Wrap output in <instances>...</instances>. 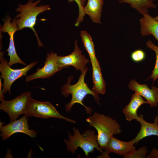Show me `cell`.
<instances>
[{"mask_svg": "<svg viewBox=\"0 0 158 158\" xmlns=\"http://www.w3.org/2000/svg\"><path fill=\"white\" fill-rule=\"evenodd\" d=\"M154 18L156 20H157V21H158V15H157L156 17H154Z\"/></svg>", "mask_w": 158, "mask_h": 158, "instance_id": "cell-28", "label": "cell"}, {"mask_svg": "<svg viewBox=\"0 0 158 158\" xmlns=\"http://www.w3.org/2000/svg\"><path fill=\"white\" fill-rule=\"evenodd\" d=\"M28 117L25 115L20 119L11 122L1 127L0 136L2 138L1 140H4L13 134L18 132L28 135L32 138L36 137L37 135V132L29 128Z\"/></svg>", "mask_w": 158, "mask_h": 158, "instance_id": "cell-10", "label": "cell"}, {"mask_svg": "<svg viewBox=\"0 0 158 158\" xmlns=\"http://www.w3.org/2000/svg\"><path fill=\"white\" fill-rule=\"evenodd\" d=\"M28 116H34L43 118H55L75 123L76 122L61 114L51 102H40L32 98L24 114Z\"/></svg>", "mask_w": 158, "mask_h": 158, "instance_id": "cell-6", "label": "cell"}, {"mask_svg": "<svg viewBox=\"0 0 158 158\" xmlns=\"http://www.w3.org/2000/svg\"><path fill=\"white\" fill-rule=\"evenodd\" d=\"M4 52L0 53L1 77L4 79L2 92L4 94L8 92L11 94V88L13 83L23 76H27V73L37 64V61L32 62L24 68L20 69H12L8 64V61L4 57Z\"/></svg>", "mask_w": 158, "mask_h": 158, "instance_id": "cell-5", "label": "cell"}, {"mask_svg": "<svg viewBox=\"0 0 158 158\" xmlns=\"http://www.w3.org/2000/svg\"><path fill=\"white\" fill-rule=\"evenodd\" d=\"M73 135H71L68 132V139H64L63 140L68 151L74 154L77 149L80 147L87 157L90 153L94 152V148L100 152L101 153L103 152V150L99 147L97 135L95 134L94 130L89 129L81 134L78 128L73 127Z\"/></svg>", "mask_w": 158, "mask_h": 158, "instance_id": "cell-4", "label": "cell"}, {"mask_svg": "<svg viewBox=\"0 0 158 158\" xmlns=\"http://www.w3.org/2000/svg\"><path fill=\"white\" fill-rule=\"evenodd\" d=\"M86 121L90 127H94L97 130L99 146L103 150H106L114 135L119 134L121 132L120 126L115 120L103 114L94 112Z\"/></svg>", "mask_w": 158, "mask_h": 158, "instance_id": "cell-2", "label": "cell"}, {"mask_svg": "<svg viewBox=\"0 0 158 158\" xmlns=\"http://www.w3.org/2000/svg\"><path fill=\"white\" fill-rule=\"evenodd\" d=\"M147 158H158V150L153 148L149 154L146 156Z\"/></svg>", "mask_w": 158, "mask_h": 158, "instance_id": "cell-25", "label": "cell"}, {"mask_svg": "<svg viewBox=\"0 0 158 158\" xmlns=\"http://www.w3.org/2000/svg\"><path fill=\"white\" fill-rule=\"evenodd\" d=\"M128 87L129 89L144 98L151 107L157 106L158 87L153 86L150 89L146 84H140L134 79L130 81Z\"/></svg>", "mask_w": 158, "mask_h": 158, "instance_id": "cell-13", "label": "cell"}, {"mask_svg": "<svg viewBox=\"0 0 158 158\" xmlns=\"http://www.w3.org/2000/svg\"><path fill=\"white\" fill-rule=\"evenodd\" d=\"M132 60L136 62H138L144 60L145 57V54L142 50L138 49L133 51L131 54Z\"/></svg>", "mask_w": 158, "mask_h": 158, "instance_id": "cell-24", "label": "cell"}, {"mask_svg": "<svg viewBox=\"0 0 158 158\" xmlns=\"http://www.w3.org/2000/svg\"><path fill=\"white\" fill-rule=\"evenodd\" d=\"M136 144L135 138L128 141H123L118 140L112 136L104 152L97 157L98 158H109V154L114 153L120 156H124L128 153L136 149L134 146Z\"/></svg>", "mask_w": 158, "mask_h": 158, "instance_id": "cell-12", "label": "cell"}, {"mask_svg": "<svg viewBox=\"0 0 158 158\" xmlns=\"http://www.w3.org/2000/svg\"><path fill=\"white\" fill-rule=\"evenodd\" d=\"M157 83H158V80H157Z\"/></svg>", "mask_w": 158, "mask_h": 158, "instance_id": "cell-29", "label": "cell"}, {"mask_svg": "<svg viewBox=\"0 0 158 158\" xmlns=\"http://www.w3.org/2000/svg\"><path fill=\"white\" fill-rule=\"evenodd\" d=\"M44 66L41 68H38L34 73L27 76L26 81L28 82L37 78H48L63 68H59L57 64V54L51 51L48 53Z\"/></svg>", "mask_w": 158, "mask_h": 158, "instance_id": "cell-11", "label": "cell"}, {"mask_svg": "<svg viewBox=\"0 0 158 158\" xmlns=\"http://www.w3.org/2000/svg\"><path fill=\"white\" fill-rule=\"evenodd\" d=\"M80 36L84 47L89 55L91 62H93L96 65L99 66L96 56L94 44L91 36L85 30L81 31Z\"/></svg>", "mask_w": 158, "mask_h": 158, "instance_id": "cell-20", "label": "cell"}, {"mask_svg": "<svg viewBox=\"0 0 158 158\" xmlns=\"http://www.w3.org/2000/svg\"><path fill=\"white\" fill-rule=\"evenodd\" d=\"M103 4V0H87L84 7V12L93 22L101 24L100 19Z\"/></svg>", "mask_w": 158, "mask_h": 158, "instance_id": "cell-17", "label": "cell"}, {"mask_svg": "<svg viewBox=\"0 0 158 158\" xmlns=\"http://www.w3.org/2000/svg\"><path fill=\"white\" fill-rule=\"evenodd\" d=\"M32 98L31 92H28L11 100L3 99L1 101L0 109L8 114L10 122L13 121L24 114Z\"/></svg>", "mask_w": 158, "mask_h": 158, "instance_id": "cell-7", "label": "cell"}, {"mask_svg": "<svg viewBox=\"0 0 158 158\" xmlns=\"http://www.w3.org/2000/svg\"><path fill=\"white\" fill-rule=\"evenodd\" d=\"M155 0H121L120 3H125L129 4L131 7L135 9L139 13L144 14H148V8H155L156 5L154 1Z\"/></svg>", "mask_w": 158, "mask_h": 158, "instance_id": "cell-19", "label": "cell"}, {"mask_svg": "<svg viewBox=\"0 0 158 158\" xmlns=\"http://www.w3.org/2000/svg\"><path fill=\"white\" fill-rule=\"evenodd\" d=\"M88 70V68L87 67L84 72L83 73H81L77 83L74 85L70 84L71 81L73 79V76L68 77L67 83L61 88V94L65 97H68L69 94H71L72 96L70 102L65 105L67 112L71 111L74 104L78 103L84 107L88 114H91L92 109L91 107H87L83 103V99L88 94L92 95L95 101L99 104V98L98 94L95 93L92 90H91L85 82V76Z\"/></svg>", "mask_w": 158, "mask_h": 158, "instance_id": "cell-1", "label": "cell"}, {"mask_svg": "<svg viewBox=\"0 0 158 158\" xmlns=\"http://www.w3.org/2000/svg\"><path fill=\"white\" fill-rule=\"evenodd\" d=\"M11 18L8 15L4 19L3 26L1 27L0 31L7 32L9 35L10 41L9 47L6 51H8V55L10 57L8 64L10 66L14 64L19 63L25 66L26 63L19 57L16 52L14 41V35L16 31L18 30L16 18L11 22Z\"/></svg>", "mask_w": 158, "mask_h": 158, "instance_id": "cell-9", "label": "cell"}, {"mask_svg": "<svg viewBox=\"0 0 158 158\" xmlns=\"http://www.w3.org/2000/svg\"><path fill=\"white\" fill-rule=\"evenodd\" d=\"M143 15L140 20V33L143 36L151 34L158 42V21L148 14Z\"/></svg>", "mask_w": 158, "mask_h": 158, "instance_id": "cell-16", "label": "cell"}, {"mask_svg": "<svg viewBox=\"0 0 158 158\" xmlns=\"http://www.w3.org/2000/svg\"><path fill=\"white\" fill-rule=\"evenodd\" d=\"M82 3V4L83 6L84 7V6L86 1L87 0H81Z\"/></svg>", "mask_w": 158, "mask_h": 158, "instance_id": "cell-27", "label": "cell"}, {"mask_svg": "<svg viewBox=\"0 0 158 158\" xmlns=\"http://www.w3.org/2000/svg\"><path fill=\"white\" fill-rule=\"evenodd\" d=\"M69 3H71L75 1L77 4L79 8V15L78 18L75 22V26H78L80 24L84 19L85 13L84 10V7L82 4L81 0H67Z\"/></svg>", "mask_w": 158, "mask_h": 158, "instance_id": "cell-23", "label": "cell"}, {"mask_svg": "<svg viewBox=\"0 0 158 158\" xmlns=\"http://www.w3.org/2000/svg\"><path fill=\"white\" fill-rule=\"evenodd\" d=\"M140 118L138 122L141 127L139 132L135 138L136 144L147 137L153 135L158 137V114L152 123H148L144 120L143 115L140 114Z\"/></svg>", "mask_w": 158, "mask_h": 158, "instance_id": "cell-15", "label": "cell"}, {"mask_svg": "<svg viewBox=\"0 0 158 158\" xmlns=\"http://www.w3.org/2000/svg\"><path fill=\"white\" fill-rule=\"evenodd\" d=\"M33 1V0H29L25 5L19 4L16 9V11L20 13L16 17V22L18 30L25 28L31 29L36 37L39 47H42L44 45L40 40L34 27L36 24L37 16L41 13L50 10L51 8L48 5L37 6L41 2L40 0Z\"/></svg>", "mask_w": 158, "mask_h": 158, "instance_id": "cell-3", "label": "cell"}, {"mask_svg": "<svg viewBox=\"0 0 158 158\" xmlns=\"http://www.w3.org/2000/svg\"><path fill=\"white\" fill-rule=\"evenodd\" d=\"M91 63L93 83L92 90L97 94H104L106 92V84L101 73L100 66L96 65L93 62H91Z\"/></svg>", "mask_w": 158, "mask_h": 158, "instance_id": "cell-18", "label": "cell"}, {"mask_svg": "<svg viewBox=\"0 0 158 158\" xmlns=\"http://www.w3.org/2000/svg\"><path fill=\"white\" fill-rule=\"evenodd\" d=\"M147 47L154 51L156 55V60L155 65L151 76L148 78H150L153 79V82L158 78V47L155 45L150 40L147 42Z\"/></svg>", "mask_w": 158, "mask_h": 158, "instance_id": "cell-21", "label": "cell"}, {"mask_svg": "<svg viewBox=\"0 0 158 158\" xmlns=\"http://www.w3.org/2000/svg\"><path fill=\"white\" fill-rule=\"evenodd\" d=\"M89 60L82 54L81 50L78 47L77 41L75 42L74 48L70 54L65 56H58L57 64L59 68H64L69 66L75 67L77 70H79L83 73L87 67L86 65Z\"/></svg>", "mask_w": 158, "mask_h": 158, "instance_id": "cell-8", "label": "cell"}, {"mask_svg": "<svg viewBox=\"0 0 158 158\" xmlns=\"http://www.w3.org/2000/svg\"><path fill=\"white\" fill-rule=\"evenodd\" d=\"M148 151L147 147L143 146L138 150L135 149L123 156L124 158H145Z\"/></svg>", "mask_w": 158, "mask_h": 158, "instance_id": "cell-22", "label": "cell"}, {"mask_svg": "<svg viewBox=\"0 0 158 158\" xmlns=\"http://www.w3.org/2000/svg\"><path fill=\"white\" fill-rule=\"evenodd\" d=\"M144 104H148V102L142 96L136 92L132 94L130 102L122 110L126 120L128 121L135 120L138 122L140 117L138 115L137 111L139 107Z\"/></svg>", "mask_w": 158, "mask_h": 158, "instance_id": "cell-14", "label": "cell"}, {"mask_svg": "<svg viewBox=\"0 0 158 158\" xmlns=\"http://www.w3.org/2000/svg\"><path fill=\"white\" fill-rule=\"evenodd\" d=\"M2 78L0 79V101L3 99H4L5 97L4 94L2 92V84L1 83Z\"/></svg>", "mask_w": 158, "mask_h": 158, "instance_id": "cell-26", "label": "cell"}]
</instances>
